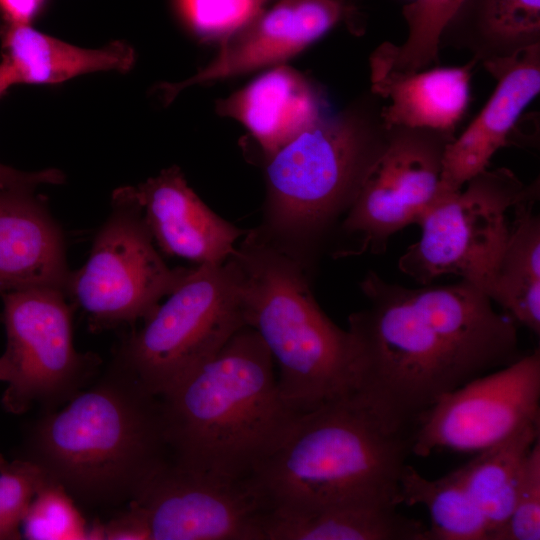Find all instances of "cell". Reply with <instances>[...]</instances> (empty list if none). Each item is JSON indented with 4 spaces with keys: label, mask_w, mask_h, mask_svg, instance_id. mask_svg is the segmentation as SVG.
<instances>
[{
    "label": "cell",
    "mask_w": 540,
    "mask_h": 540,
    "mask_svg": "<svg viewBox=\"0 0 540 540\" xmlns=\"http://www.w3.org/2000/svg\"><path fill=\"white\" fill-rule=\"evenodd\" d=\"M360 289L367 306L348 317L359 390L416 426L443 395L523 355L516 322L470 282L409 288L369 271Z\"/></svg>",
    "instance_id": "6da1fadb"
},
{
    "label": "cell",
    "mask_w": 540,
    "mask_h": 540,
    "mask_svg": "<svg viewBox=\"0 0 540 540\" xmlns=\"http://www.w3.org/2000/svg\"><path fill=\"white\" fill-rule=\"evenodd\" d=\"M415 429L357 390L300 414L250 478L267 511L280 516L340 506H398Z\"/></svg>",
    "instance_id": "7a4b0ae2"
},
{
    "label": "cell",
    "mask_w": 540,
    "mask_h": 540,
    "mask_svg": "<svg viewBox=\"0 0 540 540\" xmlns=\"http://www.w3.org/2000/svg\"><path fill=\"white\" fill-rule=\"evenodd\" d=\"M171 462L247 478L300 414L280 396L274 360L250 326L159 396Z\"/></svg>",
    "instance_id": "3957f363"
},
{
    "label": "cell",
    "mask_w": 540,
    "mask_h": 540,
    "mask_svg": "<svg viewBox=\"0 0 540 540\" xmlns=\"http://www.w3.org/2000/svg\"><path fill=\"white\" fill-rule=\"evenodd\" d=\"M27 456L76 503L96 509L129 504L171 461L161 403L112 364L91 388L31 428Z\"/></svg>",
    "instance_id": "277c9868"
},
{
    "label": "cell",
    "mask_w": 540,
    "mask_h": 540,
    "mask_svg": "<svg viewBox=\"0 0 540 540\" xmlns=\"http://www.w3.org/2000/svg\"><path fill=\"white\" fill-rule=\"evenodd\" d=\"M380 100L370 91L266 159L262 220L251 230L259 239L311 269L315 251L387 146Z\"/></svg>",
    "instance_id": "5b68a950"
},
{
    "label": "cell",
    "mask_w": 540,
    "mask_h": 540,
    "mask_svg": "<svg viewBox=\"0 0 540 540\" xmlns=\"http://www.w3.org/2000/svg\"><path fill=\"white\" fill-rule=\"evenodd\" d=\"M244 236L234 256L243 274L246 323L278 365L283 401L303 414L359 390L354 338L320 308L310 270L251 230Z\"/></svg>",
    "instance_id": "8992f818"
},
{
    "label": "cell",
    "mask_w": 540,
    "mask_h": 540,
    "mask_svg": "<svg viewBox=\"0 0 540 540\" xmlns=\"http://www.w3.org/2000/svg\"><path fill=\"white\" fill-rule=\"evenodd\" d=\"M244 326L243 274L233 253L220 264L190 267L144 326L123 340L113 364L159 397Z\"/></svg>",
    "instance_id": "52a82bcc"
},
{
    "label": "cell",
    "mask_w": 540,
    "mask_h": 540,
    "mask_svg": "<svg viewBox=\"0 0 540 540\" xmlns=\"http://www.w3.org/2000/svg\"><path fill=\"white\" fill-rule=\"evenodd\" d=\"M539 192L510 169H486L458 191L444 193L417 223L421 234L399 259V268L422 285L456 275L488 296L506 246L509 214Z\"/></svg>",
    "instance_id": "ba28073f"
},
{
    "label": "cell",
    "mask_w": 540,
    "mask_h": 540,
    "mask_svg": "<svg viewBox=\"0 0 540 540\" xmlns=\"http://www.w3.org/2000/svg\"><path fill=\"white\" fill-rule=\"evenodd\" d=\"M65 294L44 286L1 293L7 335L0 356V382L7 385L2 405L12 414L36 404L55 409L81 392L97 371L99 358L73 346Z\"/></svg>",
    "instance_id": "9c48e42d"
},
{
    "label": "cell",
    "mask_w": 540,
    "mask_h": 540,
    "mask_svg": "<svg viewBox=\"0 0 540 540\" xmlns=\"http://www.w3.org/2000/svg\"><path fill=\"white\" fill-rule=\"evenodd\" d=\"M189 270L164 262L137 207L113 203L65 293L87 314L90 329L100 331L147 319Z\"/></svg>",
    "instance_id": "30bf717a"
},
{
    "label": "cell",
    "mask_w": 540,
    "mask_h": 540,
    "mask_svg": "<svg viewBox=\"0 0 540 540\" xmlns=\"http://www.w3.org/2000/svg\"><path fill=\"white\" fill-rule=\"evenodd\" d=\"M454 138L431 129L388 128L387 146L340 225L354 242L348 255L384 252L391 236L417 224L440 199L444 152Z\"/></svg>",
    "instance_id": "8fae6325"
},
{
    "label": "cell",
    "mask_w": 540,
    "mask_h": 540,
    "mask_svg": "<svg viewBox=\"0 0 540 540\" xmlns=\"http://www.w3.org/2000/svg\"><path fill=\"white\" fill-rule=\"evenodd\" d=\"M533 424H540L538 348L439 398L417 421L412 454L477 453Z\"/></svg>",
    "instance_id": "7c38bea8"
},
{
    "label": "cell",
    "mask_w": 540,
    "mask_h": 540,
    "mask_svg": "<svg viewBox=\"0 0 540 540\" xmlns=\"http://www.w3.org/2000/svg\"><path fill=\"white\" fill-rule=\"evenodd\" d=\"M131 502L145 514L151 540H264L268 511L250 476L212 475L170 461Z\"/></svg>",
    "instance_id": "4fadbf2b"
},
{
    "label": "cell",
    "mask_w": 540,
    "mask_h": 540,
    "mask_svg": "<svg viewBox=\"0 0 540 540\" xmlns=\"http://www.w3.org/2000/svg\"><path fill=\"white\" fill-rule=\"evenodd\" d=\"M352 7L347 0H281L223 38L216 57L180 83L161 85L165 102L184 88L280 64L319 39Z\"/></svg>",
    "instance_id": "5bb4252c"
},
{
    "label": "cell",
    "mask_w": 540,
    "mask_h": 540,
    "mask_svg": "<svg viewBox=\"0 0 540 540\" xmlns=\"http://www.w3.org/2000/svg\"><path fill=\"white\" fill-rule=\"evenodd\" d=\"M112 203L137 207L163 253L197 265L225 262L247 232L213 212L188 186L177 166L137 186L116 189Z\"/></svg>",
    "instance_id": "9a60e30c"
},
{
    "label": "cell",
    "mask_w": 540,
    "mask_h": 540,
    "mask_svg": "<svg viewBox=\"0 0 540 540\" xmlns=\"http://www.w3.org/2000/svg\"><path fill=\"white\" fill-rule=\"evenodd\" d=\"M482 64L497 84L479 114L445 148L441 174L444 192L460 190L488 169L494 154L509 142L525 108L540 92V43Z\"/></svg>",
    "instance_id": "2e32d148"
},
{
    "label": "cell",
    "mask_w": 540,
    "mask_h": 540,
    "mask_svg": "<svg viewBox=\"0 0 540 540\" xmlns=\"http://www.w3.org/2000/svg\"><path fill=\"white\" fill-rule=\"evenodd\" d=\"M32 191L0 190V293L40 286L65 292L67 286L61 231Z\"/></svg>",
    "instance_id": "e0dca14e"
},
{
    "label": "cell",
    "mask_w": 540,
    "mask_h": 540,
    "mask_svg": "<svg viewBox=\"0 0 540 540\" xmlns=\"http://www.w3.org/2000/svg\"><path fill=\"white\" fill-rule=\"evenodd\" d=\"M216 110L242 123L265 159L325 116L317 90L300 72L285 65L218 101Z\"/></svg>",
    "instance_id": "ac0fdd59"
},
{
    "label": "cell",
    "mask_w": 540,
    "mask_h": 540,
    "mask_svg": "<svg viewBox=\"0 0 540 540\" xmlns=\"http://www.w3.org/2000/svg\"><path fill=\"white\" fill-rule=\"evenodd\" d=\"M477 60L463 66L432 67L413 73L370 72L371 89L381 100L387 128L402 126L454 135L470 99V81Z\"/></svg>",
    "instance_id": "d6986e66"
},
{
    "label": "cell",
    "mask_w": 540,
    "mask_h": 540,
    "mask_svg": "<svg viewBox=\"0 0 540 540\" xmlns=\"http://www.w3.org/2000/svg\"><path fill=\"white\" fill-rule=\"evenodd\" d=\"M4 59L16 84H56L102 70L126 72L135 61L132 47L115 41L101 49L66 43L29 25L5 26L0 33Z\"/></svg>",
    "instance_id": "ffe728a7"
},
{
    "label": "cell",
    "mask_w": 540,
    "mask_h": 540,
    "mask_svg": "<svg viewBox=\"0 0 540 540\" xmlns=\"http://www.w3.org/2000/svg\"><path fill=\"white\" fill-rule=\"evenodd\" d=\"M539 43L540 0H464L440 38V48L465 49L477 62Z\"/></svg>",
    "instance_id": "44dd1931"
},
{
    "label": "cell",
    "mask_w": 540,
    "mask_h": 540,
    "mask_svg": "<svg viewBox=\"0 0 540 540\" xmlns=\"http://www.w3.org/2000/svg\"><path fill=\"white\" fill-rule=\"evenodd\" d=\"M394 505L340 506L303 516L267 512L264 540H427V526Z\"/></svg>",
    "instance_id": "7402d4cb"
},
{
    "label": "cell",
    "mask_w": 540,
    "mask_h": 540,
    "mask_svg": "<svg viewBox=\"0 0 540 540\" xmlns=\"http://www.w3.org/2000/svg\"><path fill=\"white\" fill-rule=\"evenodd\" d=\"M538 194L513 208L510 232L489 292L493 302L535 335L540 334V219Z\"/></svg>",
    "instance_id": "603a6c76"
},
{
    "label": "cell",
    "mask_w": 540,
    "mask_h": 540,
    "mask_svg": "<svg viewBox=\"0 0 540 540\" xmlns=\"http://www.w3.org/2000/svg\"><path fill=\"white\" fill-rule=\"evenodd\" d=\"M540 438V424L528 425L477 452L457 471L493 533L508 519L528 455Z\"/></svg>",
    "instance_id": "cb8c5ba5"
},
{
    "label": "cell",
    "mask_w": 540,
    "mask_h": 540,
    "mask_svg": "<svg viewBox=\"0 0 540 540\" xmlns=\"http://www.w3.org/2000/svg\"><path fill=\"white\" fill-rule=\"evenodd\" d=\"M399 486L401 504L427 509V540H489L490 526L457 469L431 480L406 464Z\"/></svg>",
    "instance_id": "d4e9b609"
},
{
    "label": "cell",
    "mask_w": 540,
    "mask_h": 540,
    "mask_svg": "<svg viewBox=\"0 0 540 540\" xmlns=\"http://www.w3.org/2000/svg\"><path fill=\"white\" fill-rule=\"evenodd\" d=\"M464 0H411L402 7L407 36L384 42L369 58L370 72L413 73L439 64L443 30Z\"/></svg>",
    "instance_id": "484cf974"
},
{
    "label": "cell",
    "mask_w": 540,
    "mask_h": 540,
    "mask_svg": "<svg viewBox=\"0 0 540 540\" xmlns=\"http://www.w3.org/2000/svg\"><path fill=\"white\" fill-rule=\"evenodd\" d=\"M88 527L74 499L50 478L32 499L21 531L29 540H82Z\"/></svg>",
    "instance_id": "4316f807"
},
{
    "label": "cell",
    "mask_w": 540,
    "mask_h": 540,
    "mask_svg": "<svg viewBox=\"0 0 540 540\" xmlns=\"http://www.w3.org/2000/svg\"><path fill=\"white\" fill-rule=\"evenodd\" d=\"M50 477L34 462L17 458L0 469V540L22 538V522L39 488Z\"/></svg>",
    "instance_id": "83f0119b"
},
{
    "label": "cell",
    "mask_w": 540,
    "mask_h": 540,
    "mask_svg": "<svg viewBox=\"0 0 540 540\" xmlns=\"http://www.w3.org/2000/svg\"><path fill=\"white\" fill-rule=\"evenodd\" d=\"M540 539V438L534 443L508 519L491 540Z\"/></svg>",
    "instance_id": "f1b7e54d"
},
{
    "label": "cell",
    "mask_w": 540,
    "mask_h": 540,
    "mask_svg": "<svg viewBox=\"0 0 540 540\" xmlns=\"http://www.w3.org/2000/svg\"><path fill=\"white\" fill-rule=\"evenodd\" d=\"M191 27L205 37H225L261 10V0H180Z\"/></svg>",
    "instance_id": "f546056e"
},
{
    "label": "cell",
    "mask_w": 540,
    "mask_h": 540,
    "mask_svg": "<svg viewBox=\"0 0 540 540\" xmlns=\"http://www.w3.org/2000/svg\"><path fill=\"white\" fill-rule=\"evenodd\" d=\"M87 539L151 540L145 514L135 503L106 523L95 521L88 527Z\"/></svg>",
    "instance_id": "4dcf8cb0"
},
{
    "label": "cell",
    "mask_w": 540,
    "mask_h": 540,
    "mask_svg": "<svg viewBox=\"0 0 540 540\" xmlns=\"http://www.w3.org/2000/svg\"><path fill=\"white\" fill-rule=\"evenodd\" d=\"M64 174L57 169H45L37 172H23L0 164V190L32 189L40 184H60Z\"/></svg>",
    "instance_id": "1f68e13d"
},
{
    "label": "cell",
    "mask_w": 540,
    "mask_h": 540,
    "mask_svg": "<svg viewBox=\"0 0 540 540\" xmlns=\"http://www.w3.org/2000/svg\"><path fill=\"white\" fill-rule=\"evenodd\" d=\"M43 5V0H0V13L8 24L29 25Z\"/></svg>",
    "instance_id": "d6a6232c"
},
{
    "label": "cell",
    "mask_w": 540,
    "mask_h": 540,
    "mask_svg": "<svg viewBox=\"0 0 540 540\" xmlns=\"http://www.w3.org/2000/svg\"><path fill=\"white\" fill-rule=\"evenodd\" d=\"M15 84V78L9 64L2 59L0 62V97L8 90L9 87Z\"/></svg>",
    "instance_id": "836d02e7"
},
{
    "label": "cell",
    "mask_w": 540,
    "mask_h": 540,
    "mask_svg": "<svg viewBox=\"0 0 540 540\" xmlns=\"http://www.w3.org/2000/svg\"><path fill=\"white\" fill-rule=\"evenodd\" d=\"M8 461L3 457V455L0 453V469L3 468Z\"/></svg>",
    "instance_id": "e575fe53"
},
{
    "label": "cell",
    "mask_w": 540,
    "mask_h": 540,
    "mask_svg": "<svg viewBox=\"0 0 540 540\" xmlns=\"http://www.w3.org/2000/svg\"><path fill=\"white\" fill-rule=\"evenodd\" d=\"M261 1H262L263 4L266 2V0H261Z\"/></svg>",
    "instance_id": "d590c367"
},
{
    "label": "cell",
    "mask_w": 540,
    "mask_h": 540,
    "mask_svg": "<svg viewBox=\"0 0 540 540\" xmlns=\"http://www.w3.org/2000/svg\"><path fill=\"white\" fill-rule=\"evenodd\" d=\"M267 1V0H266Z\"/></svg>",
    "instance_id": "8d00e7d4"
}]
</instances>
